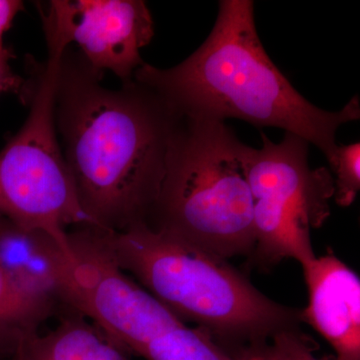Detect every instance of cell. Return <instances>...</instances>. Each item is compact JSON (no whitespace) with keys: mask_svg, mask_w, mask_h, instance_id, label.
<instances>
[{"mask_svg":"<svg viewBox=\"0 0 360 360\" xmlns=\"http://www.w3.org/2000/svg\"><path fill=\"white\" fill-rule=\"evenodd\" d=\"M66 49L56 94V125L80 207L101 229L146 224L165 174L181 115L134 79L120 89Z\"/></svg>","mask_w":360,"mask_h":360,"instance_id":"obj_1","label":"cell"},{"mask_svg":"<svg viewBox=\"0 0 360 360\" xmlns=\"http://www.w3.org/2000/svg\"><path fill=\"white\" fill-rule=\"evenodd\" d=\"M134 79L180 115L277 127L314 144L328 160L338 148V127L360 118L359 96L331 112L293 87L260 41L250 0H221L212 32L198 51L167 70L143 63Z\"/></svg>","mask_w":360,"mask_h":360,"instance_id":"obj_2","label":"cell"},{"mask_svg":"<svg viewBox=\"0 0 360 360\" xmlns=\"http://www.w3.org/2000/svg\"><path fill=\"white\" fill-rule=\"evenodd\" d=\"M94 231L123 271L184 323L198 324L226 349L269 342L302 323L300 309L270 300L224 258L146 224L123 231L96 225Z\"/></svg>","mask_w":360,"mask_h":360,"instance_id":"obj_3","label":"cell"},{"mask_svg":"<svg viewBox=\"0 0 360 360\" xmlns=\"http://www.w3.org/2000/svg\"><path fill=\"white\" fill-rule=\"evenodd\" d=\"M243 146L225 122L181 115L146 224L224 259L251 257L253 198Z\"/></svg>","mask_w":360,"mask_h":360,"instance_id":"obj_4","label":"cell"},{"mask_svg":"<svg viewBox=\"0 0 360 360\" xmlns=\"http://www.w3.org/2000/svg\"><path fill=\"white\" fill-rule=\"evenodd\" d=\"M40 16L49 56L32 82L27 120L0 150V219L44 232L68 251V231L94 224L80 207L56 131L58 72L71 42L56 14L45 11Z\"/></svg>","mask_w":360,"mask_h":360,"instance_id":"obj_5","label":"cell"},{"mask_svg":"<svg viewBox=\"0 0 360 360\" xmlns=\"http://www.w3.org/2000/svg\"><path fill=\"white\" fill-rule=\"evenodd\" d=\"M262 139V148L243 149L253 198L251 257L264 266L285 258L307 264L316 257L310 232L330 214L335 180L328 168H310L309 143L302 137L285 132L279 143L264 134Z\"/></svg>","mask_w":360,"mask_h":360,"instance_id":"obj_6","label":"cell"},{"mask_svg":"<svg viewBox=\"0 0 360 360\" xmlns=\"http://www.w3.org/2000/svg\"><path fill=\"white\" fill-rule=\"evenodd\" d=\"M73 259H66L59 302L89 319L127 354L184 326L162 303L123 271L99 243L94 224L68 231Z\"/></svg>","mask_w":360,"mask_h":360,"instance_id":"obj_7","label":"cell"},{"mask_svg":"<svg viewBox=\"0 0 360 360\" xmlns=\"http://www.w3.org/2000/svg\"><path fill=\"white\" fill-rule=\"evenodd\" d=\"M71 44L92 68L110 70L123 82L143 65L141 49L155 35L153 20L142 0H53Z\"/></svg>","mask_w":360,"mask_h":360,"instance_id":"obj_8","label":"cell"},{"mask_svg":"<svg viewBox=\"0 0 360 360\" xmlns=\"http://www.w3.org/2000/svg\"><path fill=\"white\" fill-rule=\"evenodd\" d=\"M309 302L300 310L335 352L336 360H360V278L335 253L302 265Z\"/></svg>","mask_w":360,"mask_h":360,"instance_id":"obj_9","label":"cell"},{"mask_svg":"<svg viewBox=\"0 0 360 360\" xmlns=\"http://www.w3.org/2000/svg\"><path fill=\"white\" fill-rule=\"evenodd\" d=\"M66 259L51 236L0 219V266L21 290L61 305L59 288Z\"/></svg>","mask_w":360,"mask_h":360,"instance_id":"obj_10","label":"cell"},{"mask_svg":"<svg viewBox=\"0 0 360 360\" xmlns=\"http://www.w3.org/2000/svg\"><path fill=\"white\" fill-rule=\"evenodd\" d=\"M86 317L63 307L59 321L49 333H32L21 338L16 348V360H130Z\"/></svg>","mask_w":360,"mask_h":360,"instance_id":"obj_11","label":"cell"},{"mask_svg":"<svg viewBox=\"0 0 360 360\" xmlns=\"http://www.w3.org/2000/svg\"><path fill=\"white\" fill-rule=\"evenodd\" d=\"M61 307L54 300L21 290L0 266V340L13 352L21 338L39 333L40 326Z\"/></svg>","mask_w":360,"mask_h":360,"instance_id":"obj_12","label":"cell"},{"mask_svg":"<svg viewBox=\"0 0 360 360\" xmlns=\"http://www.w3.org/2000/svg\"><path fill=\"white\" fill-rule=\"evenodd\" d=\"M139 356L146 360H236L205 329L186 324L149 341Z\"/></svg>","mask_w":360,"mask_h":360,"instance_id":"obj_13","label":"cell"},{"mask_svg":"<svg viewBox=\"0 0 360 360\" xmlns=\"http://www.w3.org/2000/svg\"><path fill=\"white\" fill-rule=\"evenodd\" d=\"M335 180L336 205L348 207L354 202L360 191V143L338 144L335 153L328 160Z\"/></svg>","mask_w":360,"mask_h":360,"instance_id":"obj_14","label":"cell"},{"mask_svg":"<svg viewBox=\"0 0 360 360\" xmlns=\"http://www.w3.org/2000/svg\"><path fill=\"white\" fill-rule=\"evenodd\" d=\"M267 354L272 360H324L314 355V347L300 326L284 329L270 338Z\"/></svg>","mask_w":360,"mask_h":360,"instance_id":"obj_15","label":"cell"},{"mask_svg":"<svg viewBox=\"0 0 360 360\" xmlns=\"http://www.w3.org/2000/svg\"><path fill=\"white\" fill-rule=\"evenodd\" d=\"M13 58V52L0 56V96L4 94H14L23 103H30L32 97V82H25L23 78L13 72L9 65Z\"/></svg>","mask_w":360,"mask_h":360,"instance_id":"obj_16","label":"cell"},{"mask_svg":"<svg viewBox=\"0 0 360 360\" xmlns=\"http://www.w3.org/2000/svg\"><path fill=\"white\" fill-rule=\"evenodd\" d=\"M25 9L20 0H0V56L11 53V49L4 46V37L11 30L14 18Z\"/></svg>","mask_w":360,"mask_h":360,"instance_id":"obj_17","label":"cell"},{"mask_svg":"<svg viewBox=\"0 0 360 360\" xmlns=\"http://www.w3.org/2000/svg\"><path fill=\"white\" fill-rule=\"evenodd\" d=\"M267 342L252 343L231 352L236 360H272L266 350Z\"/></svg>","mask_w":360,"mask_h":360,"instance_id":"obj_18","label":"cell"},{"mask_svg":"<svg viewBox=\"0 0 360 360\" xmlns=\"http://www.w3.org/2000/svg\"><path fill=\"white\" fill-rule=\"evenodd\" d=\"M14 354H15V352L11 348L7 347L6 343L0 340V356H4V355H13L14 356Z\"/></svg>","mask_w":360,"mask_h":360,"instance_id":"obj_19","label":"cell"},{"mask_svg":"<svg viewBox=\"0 0 360 360\" xmlns=\"http://www.w3.org/2000/svg\"><path fill=\"white\" fill-rule=\"evenodd\" d=\"M14 360H16L15 359H14Z\"/></svg>","mask_w":360,"mask_h":360,"instance_id":"obj_20","label":"cell"}]
</instances>
